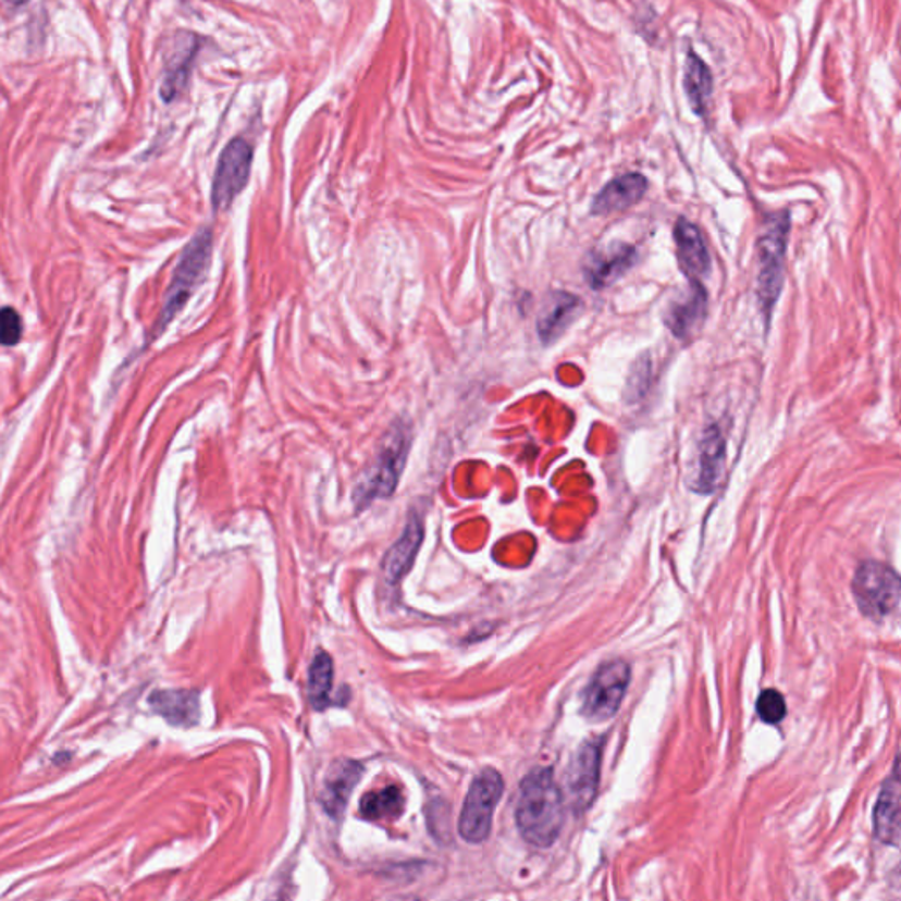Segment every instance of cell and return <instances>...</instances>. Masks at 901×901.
Here are the masks:
<instances>
[{
    "instance_id": "obj_13",
    "label": "cell",
    "mask_w": 901,
    "mask_h": 901,
    "mask_svg": "<svg viewBox=\"0 0 901 901\" xmlns=\"http://www.w3.org/2000/svg\"><path fill=\"white\" fill-rule=\"evenodd\" d=\"M424 527L423 521L416 513L410 515L409 521L405 524L404 534L400 539L390 547L386 553L384 561H382V570L390 583H398L404 580L407 572L415 566L416 557H418L419 547L423 544Z\"/></svg>"
},
{
    "instance_id": "obj_18",
    "label": "cell",
    "mask_w": 901,
    "mask_h": 901,
    "mask_svg": "<svg viewBox=\"0 0 901 901\" xmlns=\"http://www.w3.org/2000/svg\"><path fill=\"white\" fill-rule=\"evenodd\" d=\"M580 309L581 299L578 296L564 291H555L547 296L538 319L539 338L543 344H553L557 341L569 328L570 322L575 321Z\"/></svg>"
},
{
    "instance_id": "obj_26",
    "label": "cell",
    "mask_w": 901,
    "mask_h": 901,
    "mask_svg": "<svg viewBox=\"0 0 901 901\" xmlns=\"http://www.w3.org/2000/svg\"><path fill=\"white\" fill-rule=\"evenodd\" d=\"M5 2L11 5H24L27 4L28 0H5Z\"/></svg>"
},
{
    "instance_id": "obj_16",
    "label": "cell",
    "mask_w": 901,
    "mask_h": 901,
    "mask_svg": "<svg viewBox=\"0 0 901 901\" xmlns=\"http://www.w3.org/2000/svg\"><path fill=\"white\" fill-rule=\"evenodd\" d=\"M706 304H708V296H706L703 284L698 281L690 282L689 287L680 296H676L675 301L669 305L666 312V326L671 330L672 335L686 338L694 330L695 324L704 318Z\"/></svg>"
},
{
    "instance_id": "obj_1",
    "label": "cell",
    "mask_w": 901,
    "mask_h": 901,
    "mask_svg": "<svg viewBox=\"0 0 901 901\" xmlns=\"http://www.w3.org/2000/svg\"><path fill=\"white\" fill-rule=\"evenodd\" d=\"M516 826L532 846L552 847L564 826V798L552 768L532 769L521 780Z\"/></svg>"
},
{
    "instance_id": "obj_21",
    "label": "cell",
    "mask_w": 901,
    "mask_h": 901,
    "mask_svg": "<svg viewBox=\"0 0 901 901\" xmlns=\"http://www.w3.org/2000/svg\"><path fill=\"white\" fill-rule=\"evenodd\" d=\"M683 88L689 97L690 107L695 115L704 116L708 113L709 96L713 90V78L708 65L704 64L694 51H689L686 62Z\"/></svg>"
},
{
    "instance_id": "obj_24",
    "label": "cell",
    "mask_w": 901,
    "mask_h": 901,
    "mask_svg": "<svg viewBox=\"0 0 901 901\" xmlns=\"http://www.w3.org/2000/svg\"><path fill=\"white\" fill-rule=\"evenodd\" d=\"M755 712L760 715L761 720L769 726L780 724L786 717L787 704L783 695L775 689H766L763 694L757 698L755 704Z\"/></svg>"
},
{
    "instance_id": "obj_14",
    "label": "cell",
    "mask_w": 901,
    "mask_h": 901,
    "mask_svg": "<svg viewBox=\"0 0 901 901\" xmlns=\"http://www.w3.org/2000/svg\"><path fill=\"white\" fill-rule=\"evenodd\" d=\"M363 768L355 761H336L322 786L321 805L326 810L328 815L333 818H341L344 809L347 806L350 794L355 791L356 783L361 780Z\"/></svg>"
},
{
    "instance_id": "obj_19",
    "label": "cell",
    "mask_w": 901,
    "mask_h": 901,
    "mask_svg": "<svg viewBox=\"0 0 901 901\" xmlns=\"http://www.w3.org/2000/svg\"><path fill=\"white\" fill-rule=\"evenodd\" d=\"M153 712L173 726L189 727L199 720V694L190 690H157L148 700Z\"/></svg>"
},
{
    "instance_id": "obj_5",
    "label": "cell",
    "mask_w": 901,
    "mask_h": 901,
    "mask_svg": "<svg viewBox=\"0 0 901 901\" xmlns=\"http://www.w3.org/2000/svg\"><path fill=\"white\" fill-rule=\"evenodd\" d=\"M502 792L504 780L497 769L484 768L476 775L465 798L458 823V832L465 842L478 846L487 840Z\"/></svg>"
},
{
    "instance_id": "obj_7",
    "label": "cell",
    "mask_w": 901,
    "mask_h": 901,
    "mask_svg": "<svg viewBox=\"0 0 901 901\" xmlns=\"http://www.w3.org/2000/svg\"><path fill=\"white\" fill-rule=\"evenodd\" d=\"M630 681V667L624 661L603 664L584 690L583 717L590 723H606L620 708Z\"/></svg>"
},
{
    "instance_id": "obj_6",
    "label": "cell",
    "mask_w": 901,
    "mask_h": 901,
    "mask_svg": "<svg viewBox=\"0 0 901 901\" xmlns=\"http://www.w3.org/2000/svg\"><path fill=\"white\" fill-rule=\"evenodd\" d=\"M900 576L880 561H863L855 570L852 593L865 617L883 621L900 606Z\"/></svg>"
},
{
    "instance_id": "obj_15",
    "label": "cell",
    "mask_w": 901,
    "mask_h": 901,
    "mask_svg": "<svg viewBox=\"0 0 901 901\" xmlns=\"http://www.w3.org/2000/svg\"><path fill=\"white\" fill-rule=\"evenodd\" d=\"M649 189V182L640 173L618 176L612 180L592 202L593 215H609L634 207Z\"/></svg>"
},
{
    "instance_id": "obj_23",
    "label": "cell",
    "mask_w": 901,
    "mask_h": 901,
    "mask_svg": "<svg viewBox=\"0 0 901 901\" xmlns=\"http://www.w3.org/2000/svg\"><path fill=\"white\" fill-rule=\"evenodd\" d=\"M333 689V661L326 652L316 653L309 671V698L313 708L324 709L330 706V692Z\"/></svg>"
},
{
    "instance_id": "obj_10",
    "label": "cell",
    "mask_w": 901,
    "mask_h": 901,
    "mask_svg": "<svg viewBox=\"0 0 901 901\" xmlns=\"http://www.w3.org/2000/svg\"><path fill=\"white\" fill-rule=\"evenodd\" d=\"M635 262V249L632 245L612 244L590 254L584 264V275L593 289H604L618 281Z\"/></svg>"
},
{
    "instance_id": "obj_2",
    "label": "cell",
    "mask_w": 901,
    "mask_h": 901,
    "mask_svg": "<svg viewBox=\"0 0 901 901\" xmlns=\"http://www.w3.org/2000/svg\"><path fill=\"white\" fill-rule=\"evenodd\" d=\"M410 441H412L410 424L405 423L404 419H398L382 439L372 464L368 465V469L359 476L355 495H353L358 509H365L378 498L393 495L404 472L407 456H409Z\"/></svg>"
},
{
    "instance_id": "obj_22",
    "label": "cell",
    "mask_w": 901,
    "mask_h": 901,
    "mask_svg": "<svg viewBox=\"0 0 901 901\" xmlns=\"http://www.w3.org/2000/svg\"><path fill=\"white\" fill-rule=\"evenodd\" d=\"M404 809V792L396 786L384 787L378 792H368L359 803V812L367 820L400 817Z\"/></svg>"
},
{
    "instance_id": "obj_25",
    "label": "cell",
    "mask_w": 901,
    "mask_h": 901,
    "mask_svg": "<svg viewBox=\"0 0 901 901\" xmlns=\"http://www.w3.org/2000/svg\"><path fill=\"white\" fill-rule=\"evenodd\" d=\"M24 335V322L20 313L11 307L0 309V345L13 347L18 344Z\"/></svg>"
},
{
    "instance_id": "obj_12",
    "label": "cell",
    "mask_w": 901,
    "mask_h": 901,
    "mask_svg": "<svg viewBox=\"0 0 901 901\" xmlns=\"http://www.w3.org/2000/svg\"><path fill=\"white\" fill-rule=\"evenodd\" d=\"M198 50V37L194 34L180 33L176 36L173 50L170 51V57L166 59L164 78H162L161 97L164 101H175L176 97L184 92Z\"/></svg>"
},
{
    "instance_id": "obj_4",
    "label": "cell",
    "mask_w": 901,
    "mask_h": 901,
    "mask_svg": "<svg viewBox=\"0 0 901 901\" xmlns=\"http://www.w3.org/2000/svg\"><path fill=\"white\" fill-rule=\"evenodd\" d=\"M212 231L201 230L185 247L178 267H176L175 275H173V281H171L170 289H168L161 318L153 328V336L164 332V328L173 321L176 313L187 304V299L198 287L199 282L202 281L208 264H210V258H212Z\"/></svg>"
},
{
    "instance_id": "obj_11",
    "label": "cell",
    "mask_w": 901,
    "mask_h": 901,
    "mask_svg": "<svg viewBox=\"0 0 901 901\" xmlns=\"http://www.w3.org/2000/svg\"><path fill=\"white\" fill-rule=\"evenodd\" d=\"M676 256L680 262L681 272L686 273L690 282L708 276L712 270V259L708 249L704 245L701 231L698 225L686 221L683 217L678 219L675 225Z\"/></svg>"
},
{
    "instance_id": "obj_9",
    "label": "cell",
    "mask_w": 901,
    "mask_h": 901,
    "mask_svg": "<svg viewBox=\"0 0 901 901\" xmlns=\"http://www.w3.org/2000/svg\"><path fill=\"white\" fill-rule=\"evenodd\" d=\"M598 768H601V743L587 741L576 754V760L570 766V805L576 814L584 812L595 800Z\"/></svg>"
},
{
    "instance_id": "obj_17",
    "label": "cell",
    "mask_w": 901,
    "mask_h": 901,
    "mask_svg": "<svg viewBox=\"0 0 901 901\" xmlns=\"http://www.w3.org/2000/svg\"><path fill=\"white\" fill-rule=\"evenodd\" d=\"M724 461H726V439L720 428L713 424L704 430L703 437H701L694 490L700 493H712L723 476Z\"/></svg>"
},
{
    "instance_id": "obj_20",
    "label": "cell",
    "mask_w": 901,
    "mask_h": 901,
    "mask_svg": "<svg viewBox=\"0 0 901 901\" xmlns=\"http://www.w3.org/2000/svg\"><path fill=\"white\" fill-rule=\"evenodd\" d=\"M875 835L886 846L900 843V786H898V763L875 806Z\"/></svg>"
},
{
    "instance_id": "obj_8",
    "label": "cell",
    "mask_w": 901,
    "mask_h": 901,
    "mask_svg": "<svg viewBox=\"0 0 901 901\" xmlns=\"http://www.w3.org/2000/svg\"><path fill=\"white\" fill-rule=\"evenodd\" d=\"M252 147L245 139L236 138L227 143L217 164L212 185V202L215 210H227L245 185L249 182L252 166Z\"/></svg>"
},
{
    "instance_id": "obj_3",
    "label": "cell",
    "mask_w": 901,
    "mask_h": 901,
    "mask_svg": "<svg viewBox=\"0 0 901 901\" xmlns=\"http://www.w3.org/2000/svg\"><path fill=\"white\" fill-rule=\"evenodd\" d=\"M791 219L789 213H777L769 217L764 224L763 233L757 238V298L764 318L769 319L773 307L777 305L778 296L782 293L783 259L787 252Z\"/></svg>"
}]
</instances>
